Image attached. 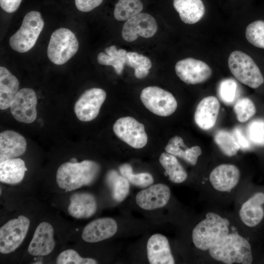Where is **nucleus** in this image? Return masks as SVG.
<instances>
[{
    "instance_id": "obj_30",
    "label": "nucleus",
    "mask_w": 264,
    "mask_h": 264,
    "mask_svg": "<svg viewBox=\"0 0 264 264\" xmlns=\"http://www.w3.org/2000/svg\"><path fill=\"white\" fill-rule=\"evenodd\" d=\"M143 8L140 0H119L115 4L114 16L118 21H126L140 13Z\"/></svg>"
},
{
    "instance_id": "obj_21",
    "label": "nucleus",
    "mask_w": 264,
    "mask_h": 264,
    "mask_svg": "<svg viewBox=\"0 0 264 264\" xmlns=\"http://www.w3.org/2000/svg\"><path fill=\"white\" fill-rule=\"evenodd\" d=\"M264 203V193L255 194L242 206L239 216L242 222L248 227H255L259 224L264 216L262 205Z\"/></svg>"
},
{
    "instance_id": "obj_40",
    "label": "nucleus",
    "mask_w": 264,
    "mask_h": 264,
    "mask_svg": "<svg viewBox=\"0 0 264 264\" xmlns=\"http://www.w3.org/2000/svg\"><path fill=\"white\" fill-rule=\"evenodd\" d=\"M103 0H75L77 8L84 12L91 11L102 3Z\"/></svg>"
},
{
    "instance_id": "obj_1",
    "label": "nucleus",
    "mask_w": 264,
    "mask_h": 264,
    "mask_svg": "<svg viewBox=\"0 0 264 264\" xmlns=\"http://www.w3.org/2000/svg\"><path fill=\"white\" fill-rule=\"evenodd\" d=\"M214 260L226 264H250L253 261L251 245L238 234H228L208 250Z\"/></svg>"
},
{
    "instance_id": "obj_14",
    "label": "nucleus",
    "mask_w": 264,
    "mask_h": 264,
    "mask_svg": "<svg viewBox=\"0 0 264 264\" xmlns=\"http://www.w3.org/2000/svg\"><path fill=\"white\" fill-rule=\"evenodd\" d=\"M170 197L169 187L165 184L158 183L139 192L136 196L135 201L142 209L151 210L165 206Z\"/></svg>"
},
{
    "instance_id": "obj_25",
    "label": "nucleus",
    "mask_w": 264,
    "mask_h": 264,
    "mask_svg": "<svg viewBox=\"0 0 264 264\" xmlns=\"http://www.w3.org/2000/svg\"><path fill=\"white\" fill-rule=\"evenodd\" d=\"M167 153L180 157L191 165L196 164L198 157L202 154L200 147L195 146L188 148L184 144L182 138L176 135L168 142L165 147Z\"/></svg>"
},
{
    "instance_id": "obj_4",
    "label": "nucleus",
    "mask_w": 264,
    "mask_h": 264,
    "mask_svg": "<svg viewBox=\"0 0 264 264\" xmlns=\"http://www.w3.org/2000/svg\"><path fill=\"white\" fill-rule=\"evenodd\" d=\"M44 26L40 12L31 11L27 13L20 28L9 39V44L14 50L24 53L35 44Z\"/></svg>"
},
{
    "instance_id": "obj_9",
    "label": "nucleus",
    "mask_w": 264,
    "mask_h": 264,
    "mask_svg": "<svg viewBox=\"0 0 264 264\" xmlns=\"http://www.w3.org/2000/svg\"><path fill=\"white\" fill-rule=\"evenodd\" d=\"M115 135L132 148L140 149L148 141L143 124L130 116L121 117L113 126Z\"/></svg>"
},
{
    "instance_id": "obj_32",
    "label": "nucleus",
    "mask_w": 264,
    "mask_h": 264,
    "mask_svg": "<svg viewBox=\"0 0 264 264\" xmlns=\"http://www.w3.org/2000/svg\"><path fill=\"white\" fill-rule=\"evenodd\" d=\"M214 141L221 152L228 156L235 155L240 149L232 132L226 130L218 131L214 135Z\"/></svg>"
},
{
    "instance_id": "obj_10",
    "label": "nucleus",
    "mask_w": 264,
    "mask_h": 264,
    "mask_svg": "<svg viewBox=\"0 0 264 264\" xmlns=\"http://www.w3.org/2000/svg\"><path fill=\"white\" fill-rule=\"evenodd\" d=\"M37 98L35 91L30 88H23L18 91L10 106V111L18 121L29 124L37 117Z\"/></svg>"
},
{
    "instance_id": "obj_27",
    "label": "nucleus",
    "mask_w": 264,
    "mask_h": 264,
    "mask_svg": "<svg viewBox=\"0 0 264 264\" xmlns=\"http://www.w3.org/2000/svg\"><path fill=\"white\" fill-rule=\"evenodd\" d=\"M106 53L100 52L97 57L99 64L112 66L116 74L122 73L127 60V52L123 49L117 50L115 45L105 49Z\"/></svg>"
},
{
    "instance_id": "obj_16",
    "label": "nucleus",
    "mask_w": 264,
    "mask_h": 264,
    "mask_svg": "<svg viewBox=\"0 0 264 264\" xmlns=\"http://www.w3.org/2000/svg\"><path fill=\"white\" fill-rule=\"evenodd\" d=\"M240 172L235 165L223 164L215 168L211 172L209 181L213 187L220 192H227L238 183Z\"/></svg>"
},
{
    "instance_id": "obj_29",
    "label": "nucleus",
    "mask_w": 264,
    "mask_h": 264,
    "mask_svg": "<svg viewBox=\"0 0 264 264\" xmlns=\"http://www.w3.org/2000/svg\"><path fill=\"white\" fill-rule=\"evenodd\" d=\"M107 181L111 188L113 198L118 202L124 200L129 193V181L115 170L108 172Z\"/></svg>"
},
{
    "instance_id": "obj_11",
    "label": "nucleus",
    "mask_w": 264,
    "mask_h": 264,
    "mask_svg": "<svg viewBox=\"0 0 264 264\" xmlns=\"http://www.w3.org/2000/svg\"><path fill=\"white\" fill-rule=\"evenodd\" d=\"M106 98V93L100 88L86 90L75 104V113L81 121L88 122L95 119Z\"/></svg>"
},
{
    "instance_id": "obj_20",
    "label": "nucleus",
    "mask_w": 264,
    "mask_h": 264,
    "mask_svg": "<svg viewBox=\"0 0 264 264\" xmlns=\"http://www.w3.org/2000/svg\"><path fill=\"white\" fill-rule=\"evenodd\" d=\"M26 149V141L20 133L12 130L0 133V162L23 154Z\"/></svg>"
},
{
    "instance_id": "obj_31",
    "label": "nucleus",
    "mask_w": 264,
    "mask_h": 264,
    "mask_svg": "<svg viewBox=\"0 0 264 264\" xmlns=\"http://www.w3.org/2000/svg\"><path fill=\"white\" fill-rule=\"evenodd\" d=\"M126 65L133 68L134 76L138 79L147 76L152 67V62L148 57L136 52H127Z\"/></svg>"
},
{
    "instance_id": "obj_23",
    "label": "nucleus",
    "mask_w": 264,
    "mask_h": 264,
    "mask_svg": "<svg viewBox=\"0 0 264 264\" xmlns=\"http://www.w3.org/2000/svg\"><path fill=\"white\" fill-rule=\"evenodd\" d=\"M173 5L181 21L187 24L197 23L205 13V7L201 0H174Z\"/></svg>"
},
{
    "instance_id": "obj_8",
    "label": "nucleus",
    "mask_w": 264,
    "mask_h": 264,
    "mask_svg": "<svg viewBox=\"0 0 264 264\" xmlns=\"http://www.w3.org/2000/svg\"><path fill=\"white\" fill-rule=\"evenodd\" d=\"M30 220L20 215L10 220L0 228V252L8 254L18 248L24 240L28 231Z\"/></svg>"
},
{
    "instance_id": "obj_24",
    "label": "nucleus",
    "mask_w": 264,
    "mask_h": 264,
    "mask_svg": "<svg viewBox=\"0 0 264 264\" xmlns=\"http://www.w3.org/2000/svg\"><path fill=\"white\" fill-rule=\"evenodd\" d=\"M19 82L6 68L0 67V109L10 108L11 103L18 92Z\"/></svg>"
},
{
    "instance_id": "obj_15",
    "label": "nucleus",
    "mask_w": 264,
    "mask_h": 264,
    "mask_svg": "<svg viewBox=\"0 0 264 264\" xmlns=\"http://www.w3.org/2000/svg\"><path fill=\"white\" fill-rule=\"evenodd\" d=\"M55 246L53 226L48 222H42L35 231L28 251L32 256H45L53 250Z\"/></svg>"
},
{
    "instance_id": "obj_5",
    "label": "nucleus",
    "mask_w": 264,
    "mask_h": 264,
    "mask_svg": "<svg viewBox=\"0 0 264 264\" xmlns=\"http://www.w3.org/2000/svg\"><path fill=\"white\" fill-rule=\"evenodd\" d=\"M228 63L232 74L242 83L256 88L264 83L259 68L247 54L241 51H234L230 54Z\"/></svg>"
},
{
    "instance_id": "obj_33",
    "label": "nucleus",
    "mask_w": 264,
    "mask_h": 264,
    "mask_svg": "<svg viewBox=\"0 0 264 264\" xmlns=\"http://www.w3.org/2000/svg\"><path fill=\"white\" fill-rule=\"evenodd\" d=\"M121 175L125 177L130 183L136 186L145 188L154 182L153 176L148 173L133 174L132 166L129 164H123L120 166Z\"/></svg>"
},
{
    "instance_id": "obj_34",
    "label": "nucleus",
    "mask_w": 264,
    "mask_h": 264,
    "mask_svg": "<svg viewBox=\"0 0 264 264\" xmlns=\"http://www.w3.org/2000/svg\"><path fill=\"white\" fill-rule=\"evenodd\" d=\"M245 36L251 44L264 49V21H256L248 24L246 28Z\"/></svg>"
},
{
    "instance_id": "obj_19",
    "label": "nucleus",
    "mask_w": 264,
    "mask_h": 264,
    "mask_svg": "<svg viewBox=\"0 0 264 264\" xmlns=\"http://www.w3.org/2000/svg\"><path fill=\"white\" fill-rule=\"evenodd\" d=\"M220 104L215 96L204 98L198 105L194 119L196 124L201 129L207 130L215 125L219 112Z\"/></svg>"
},
{
    "instance_id": "obj_18",
    "label": "nucleus",
    "mask_w": 264,
    "mask_h": 264,
    "mask_svg": "<svg viewBox=\"0 0 264 264\" xmlns=\"http://www.w3.org/2000/svg\"><path fill=\"white\" fill-rule=\"evenodd\" d=\"M147 253L151 264H174V258L172 254L167 238L160 234H155L148 239Z\"/></svg>"
},
{
    "instance_id": "obj_13",
    "label": "nucleus",
    "mask_w": 264,
    "mask_h": 264,
    "mask_svg": "<svg viewBox=\"0 0 264 264\" xmlns=\"http://www.w3.org/2000/svg\"><path fill=\"white\" fill-rule=\"evenodd\" d=\"M175 71L183 82L193 85L205 82L212 75V70L207 64L192 58L177 62L175 66Z\"/></svg>"
},
{
    "instance_id": "obj_41",
    "label": "nucleus",
    "mask_w": 264,
    "mask_h": 264,
    "mask_svg": "<svg viewBox=\"0 0 264 264\" xmlns=\"http://www.w3.org/2000/svg\"><path fill=\"white\" fill-rule=\"evenodd\" d=\"M22 0H0L1 8L5 12L13 13L19 8Z\"/></svg>"
},
{
    "instance_id": "obj_37",
    "label": "nucleus",
    "mask_w": 264,
    "mask_h": 264,
    "mask_svg": "<svg viewBox=\"0 0 264 264\" xmlns=\"http://www.w3.org/2000/svg\"><path fill=\"white\" fill-rule=\"evenodd\" d=\"M237 92L238 85L233 79H225L220 82L218 88V95L224 104H232L236 98Z\"/></svg>"
},
{
    "instance_id": "obj_36",
    "label": "nucleus",
    "mask_w": 264,
    "mask_h": 264,
    "mask_svg": "<svg viewBox=\"0 0 264 264\" xmlns=\"http://www.w3.org/2000/svg\"><path fill=\"white\" fill-rule=\"evenodd\" d=\"M245 132L251 144L264 146V119H256L250 122Z\"/></svg>"
},
{
    "instance_id": "obj_7",
    "label": "nucleus",
    "mask_w": 264,
    "mask_h": 264,
    "mask_svg": "<svg viewBox=\"0 0 264 264\" xmlns=\"http://www.w3.org/2000/svg\"><path fill=\"white\" fill-rule=\"evenodd\" d=\"M140 99L145 107L153 113L168 116L176 110V99L170 92L156 86L144 88L140 94Z\"/></svg>"
},
{
    "instance_id": "obj_3",
    "label": "nucleus",
    "mask_w": 264,
    "mask_h": 264,
    "mask_svg": "<svg viewBox=\"0 0 264 264\" xmlns=\"http://www.w3.org/2000/svg\"><path fill=\"white\" fill-rule=\"evenodd\" d=\"M229 221L219 215L208 212L206 218L193 229V242L199 250L206 251L229 234Z\"/></svg>"
},
{
    "instance_id": "obj_22",
    "label": "nucleus",
    "mask_w": 264,
    "mask_h": 264,
    "mask_svg": "<svg viewBox=\"0 0 264 264\" xmlns=\"http://www.w3.org/2000/svg\"><path fill=\"white\" fill-rule=\"evenodd\" d=\"M69 199L68 212L74 218H88L92 216L96 211V200L90 193H74L71 196Z\"/></svg>"
},
{
    "instance_id": "obj_17",
    "label": "nucleus",
    "mask_w": 264,
    "mask_h": 264,
    "mask_svg": "<svg viewBox=\"0 0 264 264\" xmlns=\"http://www.w3.org/2000/svg\"><path fill=\"white\" fill-rule=\"evenodd\" d=\"M117 230V223L113 219L100 218L92 221L84 227L82 238L88 242H97L111 237Z\"/></svg>"
},
{
    "instance_id": "obj_28",
    "label": "nucleus",
    "mask_w": 264,
    "mask_h": 264,
    "mask_svg": "<svg viewBox=\"0 0 264 264\" xmlns=\"http://www.w3.org/2000/svg\"><path fill=\"white\" fill-rule=\"evenodd\" d=\"M159 160L165 170V175L169 176L171 182L180 183L187 179V174L176 156L163 153L160 155Z\"/></svg>"
},
{
    "instance_id": "obj_26",
    "label": "nucleus",
    "mask_w": 264,
    "mask_h": 264,
    "mask_svg": "<svg viewBox=\"0 0 264 264\" xmlns=\"http://www.w3.org/2000/svg\"><path fill=\"white\" fill-rule=\"evenodd\" d=\"M25 163L19 158H14L0 162V181L15 184L23 179L26 171Z\"/></svg>"
},
{
    "instance_id": "obj_2",
    "label": "nucleus",
    "mask_w": 264,
    "mask_h": 264,
    "mask_svg": "<svg viewBox=\"0 0 264 264\" xmlns=\"http://www.w3.org/2000/svg\"><path fill=\"white\" fill-rule=\"evenodd\" d=\"M99 171V165L94 161L85 160L81 162H66L57 170L56 182L61 189L74 190L91 184L96 178Z\"/></svg>"
},
{
    "instance_id": "obj_39",
    "label": "nucleus",
    "mask_w": 264,
    "mask_h": 264,
    "mask_svg": "<svg viewBox=\"0 0 264 264\" xmlns=\"http://www.w3.org/2000/svg\"><path fill=\"white\" fill-rule=\"evenodd\" d=\"M232 133L240 147V149L247 150L251 147V143L249 141L246 132L240 127H236L233 130Z\"/></svg>"
},
{
    "instance_id": "obj_6",
    "label": "nucleus",
    "mask_w": 264,
    "mask_h": 264,
    "mask_svg": "<svg viewBox=\"0 0 264 264\" xmlns=\"http://www.w3.org/2000/svg\"><path fill=\"white\" fill-rule=\"evenodd\" d=\"M79 43L75 34L69 29L60 28L52 34L47 47V56L55 65L67 62L77 52Z\"/></svg>"
},
{
    "instance_id": "obj_12",
    "label": "nucleus",
    "mask_w": 264,
    "mask_h": 264,
    "mask_svg": "<svg viewBox=\"0 0 264 264\" xmlns=\"http://www.w3.org/2000/svg\"><path fill=\"white\" fill-rule=\"evenodd\" d=\"M157 30L154 18L146 13H140L127 20L123 25L122 36L127 42L135 41L138 36L149 38L153 36Z\"/></svg>"
},
{
    "instance_id": "obj_38",
    "label": "nucleus",
    "mask_w": 264,
    "mask_h": 264,
    "mask_svg": "<svg viewBox=\"0 0 264 264\" xmlns=\"http://www.w3.org/2000/svg\"><path fill=\"white\" fill-rule=\"evenodd\" d=\"M57 264H95L96 260L92 258L81 257L74 250L67 249L61 252L57 257Z\"/></svg>"
},
{
    "instance_id": "obj_35",
    "label": "nucleus",
    "mask_w": 264,
    "mask_h": 264,
    "mask_svg": "<svg viewBox=\"0 0 264 264\" xmlns=\"http://www.w3.org/2000/svg\"><path fill=\"white\" fill-rule=\"evenodd\" d=\"M233 110L238 120L242 123L248 120L255 114L256 111L253 101L247 97L238 99L234 105Z\"/></svg>"
}]
</instances>
